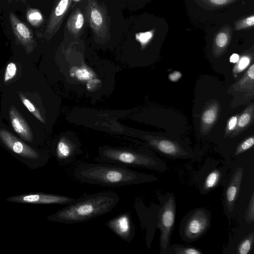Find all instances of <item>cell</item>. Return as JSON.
I'll return each instance as SVG.
<instances>
[{
    "label": "cell",
    "mask_w": 254,
    "mask_h": 254,
    "mask_svg": "<svg viewBox=\"0 0 254 254\" xmlns=\"http://www.w3.org/2000/svg\"><path fill=\"white\" fill-rule=\"evenodd\" d=\"M73 176L76 179L84 183L110 187H121L158 180L152 175L118 164H82L75 169Z\"/></svg>",
    "instance_id": "obj_1"
},
{
    "label": "cell",
    "mask_w": 254,
    "mask_h": 254,
    "mask_svg": "<svg viewBox=\"0 0 254 254\" xmlns=\"http://www.w3.org/2000/svg\"><path fill=\"white\" fill-rule=\"evenodd\" d=\"M120 197L114 192L103 191L76 199L47 219L61 223L73 224L86 221L111 211L118 203Z\"/></svg>",
    "instance_id": "obj_2"
},
{
    "label": "cell",
    "mask_w": 254,
    "mask_h": 254,
    "mask_svg": "<svg viewBox=\"0 0 254 254\" xmlns=\"http://www.w3.org/2000/svg\"><path fill=\"white\" fill-rule=\"evenodd\" d=\"M100 155L104 161L118 165L142 167L161 172L167 169L163 160L143 151L104 148L100 150Z\"/></svg>",
    "instance_id": "obj_3"
},
{
    "label": "cell",
    "mask_w": 254,
    "mask_h": 254,
    "mask_svg": "<svg viewBox=\"0 0 254 254\" xmlns=\"http://www.w3.org/2000/svg\"><path fill=\"white\" fill-rule=\"evenodd\" d=\"M0 139L15 158L30 169L42 167L49 161L48 155L30 147L5 129H0Z\"/></svg>",
    "instance_id": "obj_4"
},
{
    "label": "cell",
    "mask_w": 254,
    "mask_h": 254,
    "mask_svg": "<svg viewBox=\"0 0 254 254\" xmlns=\"http://www.w3.org/2000/svg\"><path fill=\"white\" fill-rule=\"evenodd\" d=\"M211 225V213L203 207L197 208L188 212L183 218L180 234L183 240L193 242L201 237Z\"/></svg>",
    "instance_id": "obj_5"
},
{
    "label": "cell",
    "mask_w": 254,
    "mask_h": 254,
    "mask_svg": "<svg viewBox=\"0 0 254 254\" xmlns=\"http://www.w3.org/2000/svg\"><path fill=\"white\" fill-rule=\"evenodd\" d=\"M159 199L160 205L157 226L160 230V253L164 254L170 246L172 231L175 221L176 204L175 195L172 193L168 192Z\"/></svg>",
    "instance_id": "obj_6"
},
{
    "label": "cell",
    "mask_w": 254,
    "mask_h": 254,
    "mask_svg": "<svg viewBox=\"0 0 254 254\" xmlns=\"http://www.w3.org/2000/svg\"><path fill=\"white\" fill-rule=\"evenodd\" d=\"M86 17L97 39L104 41L110 36V20L106 7L97 0H87Z\"/></svg>",
    "instance_id": "obj_7"
},
{
    "label": "cell",
    "mask_w": 254,
    "mask_h": 254,
    "mask_svg": "<svg viewBox=\"0 0 254 254\" xmlns=\"http://www.w3.org/2000/svg\"><path fill=\"white\" fill-rule=\"evenodd\" d=\"M75 199L74 198L67 196L43 192L19 194L6 198V201L14 203L66 205L72 202Z\"/></svg>",
    "instance_id": "obj_8"
},
{
    "label": "cell",
    "mask_w": 254,
    "mask_h": 254,
    "mask_svg": "<svg viewBox=\"0 0 254 254\" xmlns=\"http://www.w3.org/2000/svg\"><path fill=\"white\" fill-rule=\"evenodd\" d=\"M149 144L162 155L173 159L193 158L191 152L178 142L165 138H152L148 139Z\"/></svg>",
    "instance_id": "obj_9"
},
{
    "label": "cell",
    "mask_w": 254,
    "mask_h": 254,
    "mask_svg": "<svg viewBox=\"0 0 254 254\" xmlns=\"http://www.w3.org/2000/svg\"><path fill=\"white\" fill-rule=\"evenodd\" d=\"M72 0H57L44 30L46 38L50 39L58 31Z\"/></svg>",
    "instance_id": "obj_10"
},
{
    "label": "cell",
    "mask_w": 254,
    "mask_h": 254,
    "mask_svg": "<svg viewBox=\"0 0 254 254\" xmlns=\"http://www.w3.org/2000/svg\"><path fill=\"white\" fill-rule=\"evenodd\" d=\"M105 225L120 238L130 242L134 236V227L130 214L125 212L108 220Z\"/></svg>",
    "instance_id": "obj_11"
},
{
    "label": "cell",
    "mask_w": 254,
    "mask_h": 254,
    "mask_svg": "<svg viewBox=\"0 0 254 254\" xmlns=\"http://www.w3.org/2000/svg\"><path fill=\"white\" fill-rule=\"evenodd\" d=\"M9 19L16 40L27 52L32 51L36 43L31 30L12 12L9 13Z\"/></svg>",
    "instance_id": "obj_12"
},
{
    "label": "cell",
    "mask_w": 254,
    "mask_h": 254,
    "mask_svg": "<svg viewBox=\"0 0 254 254\" xmlns=\"http://www.w3.org/2000/svg\"><path fill=\"white\" fill-rule=\"evenodd\" d=\"M243 169L238 168L227 186L225 195L226 208L229 211L233 210L236 200L238 196L243 176Z\"/></svg>",
    "instance_id": "obj_13"
},
{
    "label": "cell",
    "mask_w": 254,
    "mask_h": 254,
    "mask_svg": "<svg viewBox=\"0 0 254 254\" xmlns=\"http://www.w3.org/2000/svg\"><path fill=\"white\" fill-rule=\"evenodd\" d=\"M220 110V104L217 101L211 102L204 108L200 122V131L202 133L207 134L211 129L218 119Z\"/></svg>",
    "instance_id": "obj_14"
},
{
    "label": "cell",
    "mask_w": 254,
    "mask_h": 254,
    "mask_svg": "<svg viewBox=\"0 0 254 254\" xmlns=\"http://www.w3.org/2000/svg\"><path fill=\"white\" fill-rule=\"evenodd\" d=\"M9 116L14 131L24 140L32 142L33 140V135L29 126L13 107L10 108Z\"/></svg>",
    "instance_id": "obj_15"
},
{
    "label": "cell",
    "mask_w": 254,
    "mask_h": 254,
    "mask_svg": "<svg viewBox=\"0 0 254 254\" xmlns=\"http://www.w3.org/2000/svg\"><path fill=\"white\" fill-rule=\"evenodd\" d=\"M74 144L66 139L61 138L57 143L55 156L58 162L61 164H67L71 161L77 154Z\"/></svg>",
    "instance_id": "obj_16"
},
{
    "label": "cell",
    "mask_w": 254,
    "mask_h": 254,
    "mask_svg": "<svg viewBox=\"0 0 254 254\" xmlns=\"http://www.w3.org/2000/svg\"><path fill=\"white\" fill-rule=\"evenodd\" d=\"M254 106L252 103L238 116L236 128L230 135L231 137H236L252 125L254 119Z\"/></svg>",
    "instance_id": "obj_17"
},
{
    "label": "cell",
    "mask_w": 254,
    "mask_h": 254,
    "mask_svg": "<svg viewBox=\"0 0 254 254\" xmlns=\"http://www.w3.org/2000/svg\"><path fill=\"white\" fill-rule=\"evenodd\" d=\"M84 22L85 18L82 11L79 8H76L69 16L66 27L70 33L77 36L81 33Z\"/></svg>",
    "instance_id": "obj_18"
},
{
    "label": "cell",
    "mask_w": 254,
    "mask_h": 254,
    "mask_svg": "<svg viewBox=\"0 0 254 254\" xmlns=\"http://www.w3.org/2000/svg\"><path fill=\"white\" fill-rule=\"evenodd\" d=\"M254 64H253L247 72L237 82L234 84L235 91L240 92H254Z\"/></svg>",
    "instance_id": "obj_19"
},
{
    "label": "cell",
    "mask_w": 254,
    "mask_h": 254,
    "mask_svg": "<svg viewBox=\"0 0 254 254\" xmlns=\"http://www.w3.org/2000/svg\"><path fill=\"white\" fill-rule=\"evenodd\" d=\"M221 176L222 172L218 169L211 171L204 181L202 186L203 192L206 193L213 189L218 184Z\"/></svg>",
    "instance_id": "obj_20"
},
{
    "label": "cell",
    "mask_w": 254,
    "mask_h": 254,
    "mask_svg": "<svg viewBox=\"0 0 254 254\" xmlns=\"http://www.w3.org/2000/svg\"><path fill=\"white\" fill-rule=\"evenodd\" d=\"M202 251L196 248L181 245H170L164 254H201Z\"/></svg>",
    "instance_id": "obj_21"
},
{
    "label": "cell",
    "mask_w": 254,
    "mask_h": 254,
    "mask_svg": "<svg viewBox=\"0 0 254 254\" xmlns=\"http://www.w3.org/2000/svg\"><path fill=\"white\" fill-rule=\"evenodd\" d=\"M254 234L252 232L245 238L239 244L237 248V253L239 254H248L251 251L253 242Z\"/></svg>",
    "instance_id": "obj_22"
},
{
    "label": "cell",
    "mask_w": 254,
    "mask_h": 254,
    "mask_svg": "<svg viewBox=\"0 0 254 254\" xmlns=\"http://www.w3.org/2000/svg\"><path fill=\"white\" fill-rule=\"evenodd\" d=\"M26 18L33 26H40L43 21V17L41 12L36 9L29 8L26 12Z\"/></svg>",
    "instance_id": "obj_23"
},
{
    "label": "cell",
    "mask_w": 254,
    "mask_h": 254,
    "mask_svg": "<svg viewBox=\"0 0 254 254\" xmlns=\"http://www.w3.org/2000/svg\"><path fill=\"white\" fill-rule=\"evenodd\" d=\"M19 96L22 101V102L27 109L40 121L44 123V121L41 116L40 112L38 109L35 107L34 105L26 98V97L22 94L20 93Z\"/></svg>",
    "instance_id": "obj_24"
},
{
    "label": "cell",
    "mask_w": 254,
    "mask_h": 254,
    "mask_svg": "<svg viewBox=\"0 0 254 254\" xmlns=\"http://www.w3.org/2000/svg\"><path fill=\"white\" fill-rule=\"evenodd\" d=\"M251 58L249 56H243L236 63L233 67V73L234 75L238 74L244 70L250 64Z\"/></svg>",
    "instance_id": "obj_25"
},
{
    "label": "cell",
    "mask_w": 254,
    "mask_h": 254,
    "mask_svg": "<svg viewBox=\"0 0 254 254\" xmlns=\"http://www.w3.org/2000/svg\"><path fill=\"white\" fill-rule=\"evenodd\" d=\"M73 77L75 76L80 81H86L91 79L93 74L89 69L85 67L77 68L73 71Z\"/></svg>",
    "instance_id": "obj_26"
},
{
    "label": "cell",
    "mask_w": 254,
    "mask_h": 254,
    "mask_svg": "<svg viewBox=\"0 0 254 254\" xmlns=\"http://www.w3.org/2000/svg\"><path fill=\"white\" fill-rule=\"evenodd\" d=\"M254 144V137L250 136L244 140L236 148L235 154L239 155L252 148Z\"/></svg>",
    "instance_id": "obj_27"
},
{
    "label": "cell",
    "mask_w": 254,
    "mask_h": 254,
    "mask_svg": "<svg viewBox=\"0 0 254 254\" xmlns=\"http://www.w3.org/2000/svg\"><path fill=\"white\" fill-rule=\"evenodd\" d=\"M254 220V193L252 192L251 198L246 212V221L248 223H251Z\"/></svg>",
    "instance_id": "obj_28"
},
{
    "label": "cell",
    "mask_w": 254,
    "mask_h": 254,
    "mask_svg": "<svg viewBox=\"0 0 254 254\" xmlns=\"http://www.w3.org/2000/svg\"><path fill=\"white\" fill-rule=\"evenodd\" d=\"M16 72L17 66L16 64L13 62L8 64L4 75V82H7L12 79L16 75Z\"/></svg>",
    "instance_id": "obj_29"
},
{
    "label": "cell",
    "mask_w": 254,
    "mask_h": 254,
    "mask_svg": "<svg viewBox=\"0 0 254 254\" xmlns=\"http://www.w3.org/2000/svg\"><path fill=\"white\" fill-rule=\"evenodd\" d=\"M228 41L227 35L224 32H220L215 38V45L219 50H222L227 46Z\"/></svg>",
    "instance_id": "obj_30"
},
{
    "label": "cell",
    "mask_w": 254,
    "mask_h": 254,
    "mask_svg": "<svg viewBox=\"0 0 254 254\" xmlns=\"http://www.w3.org/2000/svg\"><path fill=\"white\" fill-rule=\"evenodd\" d=\"M238 116L236 115L231 117L228 120L225 131L224 137H227L231 134L236 128L237 123Z\"/></svg>",
    "instance_id": "obj_31"
},
{
    "label": "cell",
    "mask_w": 254,
    "mask_h": 254,
    "mask_svg": "<svg viewBox=\"0 0 254 254\" xmlns=\"http://www.w3.org/2000/svg\"><path fill=\"white\" fill-rule=\"evenodd\" d=\"M152 37L150 32H147L142 34L139 38V41L141 43H146Z\"/></svg>",
    "instance_id": "obj_32"
},
{
    "label": "cell",
    "mask_w": 254,
    "mask_h": 254,
    "mask_svg": "<svg viewBox=\"0 0 254 254\" xmlns=\"http://www.w3.org/2000/svg\"><path fill=\"white\" fill-rule=\"evenodd\" d=\"M181 76V74L179 72L175 71L173 73L170 74L169 75V79L173 81H177L178 79L180 78Z\"/></svg>",
    "instance_id": "obj_33"
},
{
    "label": "cell",
    "mask_w": 254,
    "mask_h": 254,
    "mask_svg": "<svg viewBox=\"0 0 254 254\" xmlns=\"http://www.w3.org/2000/svg\"><path fill=\"white\" fill-rule=\"evenodd\" d=\"M244 24L247 26H251L254 24V16L253 15L249 17L244 21Z\"/></svg>",
    "instance_id": "obj_34"
},
{
    "label": "cell",
    "mask_w": 254,
    "mask_h": 254,
    "mask_svg": "<svg viewBox=\"0 0 254 254\" xmlns=\"http://www.w3.org/2000/svg\"><path fill=\"white\" fill-rule=\"evenodd\" d=\"M239 55L237 54H233L230 57V62L233 63H236L239 60Z\"/></svg>",
    "instance_id": "obj_35"
},
{
    "label": "cell",
    "mask_w": 254,
    "mask_h": 254,
    "mask_svg": "<svg viewBox=\"0 0 254 254\" xmlns=\"http://www.w3.org/2000/svg\"><path fill=\"white\" fill-rule=\"evenodd\" d=\"M210 1L215 4L222 5L226 3L227 0H210Z\"/></svg>",
    "instance_id": "obj_36"
},
{
    "label": "cell",
    "mask_w": 254,
    "mask_h": 254,
    "mask_svg": "<svg viewBox=\"0 0 254 254\" xmlns=\"http://www.w3.org/2000/svg\"><path fill=\"white\" fill-rule=\"evenodd\" d=\"M73 0L74 1H79L80 0Z\"/></svg>",
    "instance_id": "obj_37"
}]
</instances>
